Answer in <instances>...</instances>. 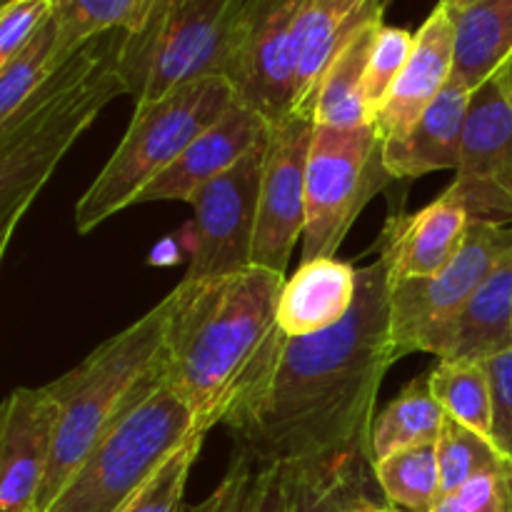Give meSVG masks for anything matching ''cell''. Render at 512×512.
I'll list each match as a JSON object with an SVG mask.
<instances>
[{
	"mask_svg": "<svg viewBox=\"0 0 512 512\" xmlns=\"http://www.w3.org/2000/svg\"><path fill=\"white\" fill-rule=\"evenodd\" d=\"M400 360L390 333L383 258L358 270V298L343 323L285 340L278 373L235 443L268 463H303L345 450L370 453L375 398Z\"/></svg>",
	"mask_w": 512,
	"mask_h": 512,
	"instance_id": "cell-1",
	"label": "cell"
},
{
	"mask_svg": "<svg viewBox=\"0 0 512 512\" xmlns=\"http://www.w3.org/2000/svg\"><path fill=\"white\" fill-rule=\"evenodd\" d=\"M283 285L285 275L250 265L223 278H185L165 298V373L203 433L238 430L268 395L288 340L278 325Z\"/></svg>",
	"mask_w": 512,
	"mask_h": 512,
	"instance_id": "cell-2",
	"label": "cell"
},
{
	"mask_svg": "<svg viewBox=\"0 0 512 512\" xmlns=\"http://www.w3.org/2000/svg\"><path fill=\"white\" fill-rule=\"evenodd\" d=\"M123 38V30H113L80 45L0 120V253L70 145L115 95L125 93Z\"/></svg>",
	"mask_w": 512,
	"mask_h": 512,
	"instance_id": "cell-3",
	"label": "cell"
},
{
	"mask_svg": "<svg viewBox=\"0 0 512 512\" xmlns=\"http://www.w3.org/2000/svg\"><path fill=\"white\" fill-rule=\"evenodd\" d=\"M165 328L168 300L105 340L78 368L45 385L63 413L35 512H48L105 433L168 380L163 360Z\"/></svg>",
	"mask_w": 512,
	"mask_h": 512,
	"instance_id": "cell-4",
	"label": "cell"
},
{
	"mask_svg": "<svg viewBox=\"0 0 512 512\" xmlns=\"http://www.w3.org/2000/svg\"><path fill=\"white\" fill-rule=\"evenodd\" d=\"M235 103L225 78H203L173 90L155 103L138 105L128 133L83 198L75 205V228L90 233L120 210L138 203L190 143Z\"/></svg>",
	"mask_w": 512,
	"mask_h": 512,
	"instance_id": "cell-5",
	"label": "cell"
},
{
	"mask_svg": "<svg viewBox=\"0 0 512 512\" xmlns=\"http://www.w3.org/2000/svg\"><path fill=\"white\" fill-rule=\"evenodd\" d=\"M245 5L248 0H155L120 48V73L135 108L195 80L225 78Z\"/></svg>",
	"mask_w": 512,
	"mask_h": 512,
	"instance_id": "cell-6",
	"label": "cell"
},
{
	"mask_svg": "<svg viewBox=\"0 0 512 512\" xmlns=\"http://www.w3.org/2000/svg\"><path fill=\"white\" fill-rule=\"evenodd\" d=\"M193 433L203 430L188 403L165 380L105 433L48 512H115Z\"/></svg>",
	"mask_w": 512,
	"mask_h": 512,
	"instance_id": "cell-7",
	"label": "cell"
},
{
	"mask_svg": "<svg viewBox=\"0 0 512 512\" xmlns=\"http://www.w3.org/2000/svg\"><path fill=\"white\" fill-rule=\"evenodd\" d=\"M395 180L385 168V140L375 123L315 125L305 185L303 263L335 258L360 210Z\"/></svg>",
	"mask_w": 512,
	"mask_h": 512,
	"instance_id": "cell-8",
	"label": "cell"
},
{
	"mask_svg": "<svg viewBox=\"0 0 512 512\" xmlns=\"http://www.w3.org/2000/svg\"><path fill=\"white\" fill-rule=\"evenodd\" d=\"M305 0H248L225 80L235 100L270 125L295 115V25Z\"/></svg>",
	"mask_w": 512,
	"mask_h": 512,
	"instance_id": "cell-9",
	"label": "cell"
},
{
	"mask_svg": "<svg viewBox=\"0 0 512 512\" xmlns=\"http://www.w3.org/2000/svg\"><path fill=\"white\" fill-rule=\"evenodd\" d=\"M268 138L190 198V268L185 278H223L253 265Z\"/></svg>",
	"mask_w": 512,
	"mask_h": 512,
	"instance_id": "cell-10",
	"label": "cell"
},
{
	"mask_svg": "<svg viewBox=\"0 0 512 512\" xmlns=\"http://www.w3.org/2000/svg\"><path fill=\"white\" fill-rule=\"evenodd\" d=\"M512 250V225L470 223L463 245L440 273L390 283V333L400 358L415 353L420 335L453 315Z\"/></svg>",
	"mask_w": 512,
	"mask_h": 512,
	"instance_id": "cell-11",
	"label": "cell"
},
{
	"mask_svg": "<svg viewBox=\"0 0 512 512\" xmlns=\"http://www.w3.org/2000/svg\"><path fill=\"white\" fill-rule=\"evenodd\" d=\"M448 193L470 223L512 225V103L490 78L470 93L460 165Z\"/></svg>",
	"mask_w": 512,
	"mask_h": 512,
	"instance_id": "cell-12",
	"label": "cell"
},
{
	"mask_svg": "<svg viewBox=\"0 0 512 512\" xmlns=\"http://www.w3.org/2000/svg\"><path fill=\"white\" fill-rule=\"evenodd\" d=\"M315 120L288 115L270 125L260 185L253 265L285 275L295 243L305 230V185Z\"/></svg>",
	"mask_w": 512,
	"mask_h": 512,
	"instance_id": "cell-13",
	"label": "cell"
},
{
	"mask_svg": "<svg viewBox=\"0 0 512 512\" xmlns=\"http://www.w3.org/2000/svg\"><path fill=\"white\" fill-rule=\"evenodd\" d=\"M48 388H18L0 418V512H35L60 425Z\"/></svg>",
	"mask_w": 512,
	"mask_h": 512,
	"instance_id": "cell-14",
	"label": "cell"
},
{
	"mask_svg": "<svg viewBox=\"0 0 512 512\" xmlns=\"http://www.w3.org/2000/svg\"><path fill=\"white\" fill-rule=\"evenodd\" d=\"M512 348V250L495 265L485 283L453 315L420 335L415 350L438 355L440 360L490 358Z\"/></svg>",
	"mask_w": 512,
	"mask_h": 512,
	"instance_id": "cell-15",
	"label": "cell"
},
{
	"mask_svg": "<svg viewBox=\"0 0 512 512\" xmlns=\"http://www.w3.org/2000/svg\"><path fill=\"white\" fill-rule=\"evenodd\" d=\"M455 65V23L448 5L440 0L433 13L415 33L413 50L403 73L390 88L375 128L385 143L400 140L423 118L433 100L453 78Z\"/></svg>",
	"mask_w": 512,
	"mask_h": 512,
	"instance_id": "cell-16",
	"label": "cell"
},
{
	"mask_svg": "<svg viewBox=\"0 0 512 512\" xmlns=\"http://www.w3.org/2000/svg\"><path fill=\"white\" fill-rule=\"evenodd\" d=\"M268 133V120L235 100L218 123L210 125L203 135H198L185 148V153L140 193L138 203H155V200H185V203H190V198L205 183L240 163L255 145L268 138Z\"/></svg>",
	"mask_w": 512,
	"mask_h": 512,
	"instance_id": "cell-17",
	"label": "cell"
},
{
	"mask_svg": "<svg viewBox=\"0 0 512 512\" xmlns=\"http://www.w3.org/2000/svg\"><path fill=\"white\" fill-rule=\"evenodd\" d=\"M468 228V210L448 190L418 213L390 215L380 248L390 283L440 273L460 250Z\"/></svg>",
	"mask_w": 512,
	"mask_h": 512,
	"instance_id": "cell-18",
	"label": "cell"
},
{
	"mask_svg": "<svg viewBox=\"0 0 512 512\" xmlns=\"http://www.w3.org/2000/svg\"><path fill=\"white\" fill-rule=\"evenodd\" d=\"M383 0H305L295 25L298 95L295 115L313 118L315 95L345 45L373 20H383Z\"/></svg>",
	"mask_w": 512,
	"mask_h": 512,
	"instance_id": "cell-19",
	"label": "cell"
},
{
	"mask_svg": "<svg viewBox=\"0 0 512 512\" xmlns=\"http://www.w3.org/2000/svg\"><path fill=\"white\" fill-rule=\"evenodd\" d=\"M358 298V270L338 258L303 263L285 280L278 325L285 338H305L343 323Z\"/></svg>",
	"mask_w": 512,
	"mask_h": 512,
	"instance_id": "cell-20",
	"label": "cell"
},
{
	"mask_svg": "<svg viewBox=\"0 0 512 512\" xmlns=\"http://www.w3.org/2000/svg\"><path fill=\"white\" fill-rule=\"evenodd\" d=\"M470 90L463 85H445L423 118L400 140L385 143V168L395 180L420 178L433 170H458L463 128L468 118Z\"/></svg>",
	"mask_w": 512,
	"mask_h": 512,
	"instance_id": "cell-21",
	"label": "cell"
},
{
	"mask_svg": "<svg viewBox=\"0 0 512 512\" xmlns=\"http://www.w3.org/2000/svg\"><path fill=\"white\" fill-rule=\"evenodd\" d=\"M450 13L455 23L453 80L473 93L495 78L512 55V0H473Z\"/></svg>",
	"mask_w": 512,
	"mask_h": 512,
	"instance_id": "cell-22",
	"label": "cell"
},
{
	"mask_svg": "<svg viewBox=\"0 0 512 512\" xmlns=\"http://www.w3.org/2000/svg\"><path fill=\"white\" fill-rule=\"evenodd\" d=\"M185 512H295V463H268L235 443L213 495Z\"/></svg>",
	"mask_w": 512,
	"mask_h": 512,
	"instance_id": "cell-23",
	"label": "cell"
},
{
	"mask_svg": "<svg viewBox=\"0 0 512 512\" xmlns=\"http://www.w3.org/2000/svg\"><path fill=\"white\" fill-rule=\"evenodd\" d=\"M383 20L365 25L343 53L333 60L320 83L313 105L315 125H333V128H360L370 125L368 100H365V73H368L370 50Z\"/></svg>",
	"mask_w": 512,
	"mask_h": 512,
	"instance_id": "cell-24",
	"label": "cell"
},
{
	"mask_svg": "<svg viewBox=\"0 0 512 512\" xmlns=\"http://www.w3.org/2000/svg\"><path fill=\"white\" fill-rule=\"evenodd\" d=\"M370 453L345 450L295 463V512H350L368 498Z\"/></svg>",
	"mask_w": 512,
	"mask_h": 512,
	"instance_id": "cell-25",
	"label": "cell"
},
{
	"mask_svg": "<svg viewBox=\"0 0 512 512\" xmlns=\"http://www.w3.org/2000/svg\"><path fill=\"white\" fill-rule=\"evenodd\" d=\"M443 423L445 413L430 393L428 375L415 378L383 413L375 415L373 433H370V458L375 463L388 458L395 450L438 443Z\"/></svg>",
	"mask_w": 512,
	"mask_h": 512,
	"instance_id": "cell-26",
	"label": "cell"
},
{
	"mask_svg": "<svg viewBox=\"0 0 512 512\" xmlns=\"http://www.w3.org/2000/svg\"><path fill=\"white\" fill-rule=\"evenodd\" d=\"M373 475L393 508L403 512H433L443 498L438 443L415 445L375 460Z\"/></svg>",
	"mask_w": 512,
	"mask_h": 512,
	"instance_id": "cell-27",
	"label": "cell"
},
{
	"mask_svg": "<svg viewBox=\"0 0 512 512\" xmlns=\"http://www.w3.org/2000/svg\"><path fill=\"white\" fill-rule=\"evenodd\" d=\"M58 25V63L98 35L135 33L155 0H50ZM55 63V65H58Z\"/></svg>",
	"mask_w": 512,
	"mask_h": 512,
	"instance_id": "cell-28",
	"label": "cell"
},
{
	"mask_svg": "<svg viewBox=\"0 0 512 512\" xmlns=\"http://www.w3.org/2000/svg\"><path fill=\"white\" fill-rule=\"evenodd\" d=\"M430 393L443 413L475 433L493 430V390L485 363L473 360H440L428 375Z\"/></svg>",
	"mask_w": 512,
	"mask_h": 512,
	"instance_id": "cell-29",
	"label": "cell"
},
{
	"mask_svg": "<svg viewBox=\"0 0 512 512\" xmlns=\"http://www.w3.org/2000/svg\"><path fill=\"white\" fill-rule=\"evenodd\" d=\"M512 463L505 458L488 435L475 433L468 425L445 415L443 433L438 438V465H440V485L443 495L455 493L470 480L480 478L485 473L505 468Z\"/></svg>",
	"mask_w": 512,
	"mask_h": 512,
	"instance_id": "cell-30",
	"label": "cell"
},
{
	"mask_svg": "<svg viewBox=\"0 0 512 512\" xmlns=\"http://www.w3.org/2000/svg\"><path fill=\"white\" fill-rule=\"evenodd\" d=\"M58 63V25L50 18L35 38L0 65V120L20 108L25 98L43 83Z\"/></svg>",
	"mask_w": 512,
	"mask_h": 512,
	"instance_id": "cell-31",
	"label": "cell"
},
{
	"mask_svg": "<svg viewBox=\"0 0 512 512\" xmlns=\"http://www.w3.org/2000/svg\"><path fill=\"white\" fill-rule=\"evenodd\" d=\"M205 433H193L168 460L163 468L115 512H185L183 495L188 475L203 448Z\"/></svg>",
	"mask_w": 512,
	"mask_h": 512,
	"instance_id": "cell-32",
	"label": "cell"
},
{
	"mask_svg": "<svg viewBox=\"0 0 512 512\" xmlns=\"http://www.w3.org/2000/svg\"><path fill=\"white\" fill-rule=\"evenodd\" d=\"M415 35L403 28H390V25H380L378 35H375L373 50H370L368 73H365V100H368L370 118H378L380 108H383L385 98H388L390 88L403 73L405 63L413 50Z\"/></svg>",
	"mask_w": 512,
	"mask_h": 512,
	"instance_id": "cell-33",
	"label": "cell"
},
{
	"mask_svg": "<svg viewBox=\"0 0 512 512\" xmlns=\"http://www.w3.org/2000/svg\"><path fill=\"white\" fill-rule=\"evenodd\" d=\"M433 512H512V463L443 495Z\"/></svg>",
	"mask_w": 512,
	"mask_h": 512,
	"instance_id": "cell-34",
	"label": "cell"
},
{
	"mask_svg": "<svg viewBox=\"0 0 512 512\" xmlns=\"http://www.w3.org/2000/svg\"><path fill=\"white\" fill-rule=\"evenodd\" d=\"M53 18L50 0H8L0 8V65L35 38L40 28Z\"/></svg>",
	"mask_w": 512,
	"mask_h": 512,
	"instance_id": "cell-35",
	"label": "cell"
},
{
	"mask_svg": "<svg viewBox=\"0 0 512 512\" xmlns=\"http://www.w3.org/2000/svg\"><path fill=\"white\" fill-rule=\"evenodd\" d=\"M493 390V430L495 448L512 460V348L485 363Z\"/></svg>",
	"mask_w": 512,
	"mask_h": 512,
	"instance_id": "cell-36",
	"label": "cell"
},
{
	"mask_svg": "<svg viewBox=\"0 0 512 512\" xmlns=\"http://www.w3.org/2000/svg\"><path fill=\"white\" fill-rule=\"evenodd\" d=\"M495 78H498L500 88L505 90V95H508L510 103H512V55L508 58V63H505L503 68H500L498 73H495Z\"/></svg>",
	"mask_w": 512,
	"mask_h": 512,
	"instance_id": "cell-37",
	"label": "cell"
},
{
	"mask_svg": "<svg viewBox=\"0 0 512 512\" xmlns=\"http://www.w3.org/2000/svg\"><path fill=\"white\" fill-rule=\"evenodd\" d=\"M350 512H380V505H375L373 500H365V503H360L358 508H353Z\"/></svg>",
	"mask_w": 512,
	"mask_h": 512,
	"instance_id": "cell-38",
	"label": "cell"
},
{
	"mask_svg": "<svg viewBox=\"0 0 512 512\" xmlns=\"http://www.w3.org/2000/svg\"><path fill=\"white\" fill-rule=\"evenodd\" d=\"M443 3L448 5V8L458 10V8H465V5H470V3H473V0H443Z\"/></svg>",
	"mask_w": 512,
	"mask_h": 512,
	"instance_id": "cell-39",
	"label": "cell"
},
{
	"mask_svg": "<svg viewBox=\"0 0 512 512\" xmlns=\"http://www.w3.org/2000/svg\"><path fill=\"white\" fill-rule=\"evenodd\" d=\"M380 512H403V510H398V508H393V505H388V508H380Z\"/></svg>",
	"mask_w": 512,
	"mask_h": 512,
	"instance_id": "cell-40",
	"label": "cell"
},
{
	"mask_svg": "<svg viewBox=\"0 0 512 512\" xmlns=\"http://www.w3.org/2000/svg\"><path fill=\"white\" fill-rule=\"evenodd\" d=\"M390 3H393V0H383V8H388Z\"/></svg>",
	"mask_w": 512,
	"mask_h": 512,
	"instance_id": "cell-41",
	"label": "cell"
},
{
	"mask_svg": "<svg viewBox=\"0 0 512 512\" xmlns=\"http://www.w3.org/2000/svg\"><path fill=\"white\" fill-rule=\"evenodd\" d=\"M3 3H8V0H3Z\"/></svg>",
	"mask_w": 512,
	"mask_h": 512,
	"instance_id": "cell-42",
	"label": "cell"
}]
</instances>
